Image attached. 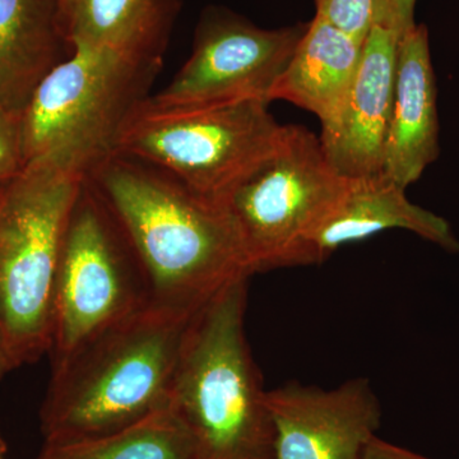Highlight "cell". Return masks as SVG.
Instances as JSON below:
<instances>
[{"instance_id": "cell-1", "label": "cell", "mask_w": 459, "mask_h": 459, "mask_svg": "<svg viewBox=\"0 0 459 459\" xmlns=\"http://www.w3.org/2000/svg\"><path fill=\"white\" fill-rule=\"evenodd\" d=\"M87 181L140 262L151 304L193 316L252 267L222 204L137 160L115 155Z\"/></svg>"}, {"instance_id": "cell-2", "label": "cell", "mask_w": 459, "mask_h": 459, "mask_svg": "<svg viewBox=\"0 0 459 459\" xmlns=\"http://www.w3.org/2000/svg\"><path fill=\"white\" fill-rule=\"evenodd\" d=\"M192 316L150 304L51 368L45 443L114 433L168 409Z\"/></svg>"}, {"instance_id": "cell-3", "label": "cell", "mask_w": 459, "mask_h": 459, "mask_svg": "<svg viewBox=\"0 0 459 459\" xmlns=\"http://www.w3.org/2000/svg\"><path fill=\"white\" fill-rule=\"evenodd\" d=\"M247 282L230 283L193 314L169 409L188 428L197 459H271L273 428L246 336Z\"/></svg>"}, {"instance_id": "cell-4", "label": "cell", "mask_w": 459, "mask_h": 459, "mask_svg": "<svg viewBox=\"0 0 459 459\" xmlns=\"http://www.w3.org/2000/svg\"><path fill=\"white\" fill-rule=\"evenodd\" d=\"M86 180L32 161L0 186V340L14 369L49 352L57 263Z\"/></svg>"}, {"instance_id": "cell-5", "label": "cell", "mask_w": 459, "mask_h": 459, "mask_svg": "<svg viewBox=\"0 0 459 459\" xmlns=\"http://www.w3.org/2000/svg\"><path fill=\"white\" fill-rule=\"evenodd\" d=\"M161 65L95 48L71 49L23 110L26 165L49 161L87 179L117 155L120 133Z\"/></svg>"}, {"instance_id": "cell-6", "label": "cell", "mask_w": 459, "mask_h": 459, "mask_svg": "<svg viewBox=\"0 0 459 459\" xmlns=\"http://www.w3.org/2000/svg\"><path fill=\"white\" fill-rule=\"evenodd\" d=\"M268 105L247 99L162 107L148 96L126 120L117 155L153 166L195 195L222 204L282 137L285 126L272 117Z\"/></svg>"}, {"instance_id": "cell-7", "label": "cell", "mask_w": 459, "mask_h": 459, "mask_svg": "<svg viewBox=\"0 0 459 459\" xmlns=\"http://www.w3.org/2000/svg\"><path fill=\"white\" fill-rule=\"evenodd\" d=\"M319 138L285 126L271 155L230 193L223 207L255 272L314 264L312 244L349 188Z\"/></svg>"}, {"instance_id": "cell-8", "label": "cell", "mask_w": 459, "mask_h": 459, "mask_svg": "<svg viewBox=\"0 0 459 459\" xmlns=\"http://www.w3.org/2000/svg\"><path fill=\"white\" fill-rule=\"evenodd\" d=\"M150 304L137 256L86 180L69 217L57 263L48 352L51 368Z\"/></svg>"}, {"instance_id": "cell-9", "label": "cell", "mask_w": 459, "mask_h": 459, "mask_svg": "<svg viewBox=\"0 0 459 459\" xmlns=\"http://www.w3.org/2000/svg\"><path fill=\"white\" fill-rule=\"evenodd\" d=\"M307 25L265 30L226 12L199 23L186 65L164 90L150 96L162 107H198L238 100L270 102Z\"/></svg>"}, {"instance_id": "cell-10", "label": "cell", "mask_w": 459, "mask_h": 459, "mask_svg": "<svg viewBox=\"0 0 459 459\" xmlns=\"http://www.w3.org/2000/svg\"><path fill=\"white\" fill-rule=\"evenodd\" d=\"M265 406L273 428L271 459H360L382 419L365 377L329 391L290 383L267 391Z\"/></svg>"}, {"instance_id": "cell-11", "label": "cell", "mask_w": 459, "mask_h": 459, "mask_svg": "<svg viewBox=\"0 0 459 459\" xmlns=\"http://www.w3.org/2000/svg\"><path fill=\"white\" fill-rule=\"evenodd\" d=\"M398 40L388 30L371 26L358 74L342 108L333 120L322 124L319 140L323 152L344 178L368 177L383 170Z\"/></svg>"}, {"instance_id": "cell-12", "label": "cell", "mask_w": 459, "mask_h": 459, "mask_svg": "<svg viewBox=\"0 0 459 459\" xmlns=\"http://www.w3.org/2000/svg\"><path fill=\"white\" fill-rule=\"evenodd\" d=\"M439 153L437 80L429 32L424 25H416L397 44L394 102L382 171L406 189Z\"/></svg>"}, {"instance_id": "cell-13", "label": "cell", "mask_w": 459, "mask_h": 459, "mask_svg": "<svg viewBox=\"0 0 459 459\" xmlns=\"http://www.w3.org/2000/svg\"><path fill=\"white\" fill-rule=\"evenodd\" d=\"M403 188L385 172L350 178L349 188L336 211L314 238V264L344 244L360 241L389 229H404L459 255L451 225L425 208L411 204Z\"/></svg>"}, {"instance_id": "cell-14", "label": "cell", "mask_w": 459, "mask_h": 459, "mask_svg": "<svg viewBox=\"0 0 459 459\" xmlns=\"http://www.w3.org/2000/svg\"><path fill=\"white\" fill-rule=\"evenodd\" d=\"M364 42L318 16L307 30L283 74L270 93V102L285 100L319 117L333 120L342 108L360 66Z\"/></svg>"}, {"instance_id": "cell-15", "label": "cell", "mask_w": 459, "mask_h": 459, "mask_svg": "<svg viewBox=\"0 0 459 459\" xmlns=\"http://www.w3.org/2000/svg\"><path fill=\"white\" fill-rule=\"evenodd\" d=\"M172 0H59L69 49L95 48L147 62H162Z\"/></svg>"}, {"instance_id": "cell-16", "label": "cell", "mask_w": 459, "mask_h": 459, "mask_svg": "<svg viewBox=\"0 0 459 459\" xmlns=\"http://www.w3.org/2000/svg\"><path fill=\"white\" fill-rule=\"evenodd\" d=\"M63 45L59 0H0V108L23 113Z\"/></svg>"}, {"instance_id": "cell-17", "label": "cell", "mask_w": 459, "mask_h": 459, "mask_svg": "<svg viewBox=\"0 0 459 459\" xmlns=\"http://www.w3.org/2000/svg\"><path fill=\"white\" fill-rule=\"evenodd\" d=\"M36 459H197V449L188 428L168 407L114 433L44 443Z\"/></svg>"}, {"instance_id": "cell-18", "label": "cell", "mask_w": 459, "mask_h": 459, "mask_svg": "<svg viewBox=\"0 0 459 459\" xmlns=\"http://www.w3.org/2000/svg\"><path fill=\"white\" fill-rule=\"evenodd\" d=\"M316 16L362 42L373 26L374 0H314Z\"/></svg>"}, {"instance_id": "cell-19", "label": "cell", "mask_w": 459, "mask_h": 459, "mask_svg": "<svg viewBox=\"0 0 459 459\" xmlns=\"http://www.w3.org/2000/svg\"><path fill=\"white\" fill-rule=\"evenodd\" d=\"M26 166L22 113L0 108V186Z\"/></svg>"}, {"instance_id": "cell-20", "label": "cell", "mask_w": 459, "mask_h": 459, "mask_svg": "<svg viewBox=\"0 0 459 459\" xmlns=\"http://www.w3.org/2000/svg\"><path fill=\"white\" fill-rule=\"evenodd\" d=\"M416 0H374L373 25L383 27L398 39L416 26Z\"/></svg>"}, {"instance_id": "cell-21", "label": "cell", "mask_w": 459, "mask_h": 459, "mask_svg": "<svg viewBox=\"0 0 459 459\" xmlns=\"http://www.w3.org/2000/svg\"><path fill=\"white\" fill-rule=\"evenodd\" d=\"M360 459H430L407 451L376 437L368 444Z\"/></svg>"}, {"instance_id": "cell-22", "label": "cell", "mask_w": 459, "mask_h": 459, "mask_svg": "<svg viewBox=\"0 0 459 459\" xmlns=\"http://www.w3.org/2000/svg\"><path fill=\"white\" fill-rule=\"evenodd\" d=\"M13 369L14 368L13 365H12L11 359H9L7 351H5L4 344H3L2 340H0V380H2V377H4L5 374Z\"/></svg>"}, {"instance_id": "cell-23", "label": "cell", "mask_w": 459, "mask_h": 459, "mask_svg": "<svg viewBox=\"0 0 459 459\" xmlns=\"http://www.w3.org/2000/svg\"><path fill=\"white\" fill-rule=\"evenodd\" d=\"M3 446L2 443H0V459H2Z\"/></svg>"}]
</instances>
